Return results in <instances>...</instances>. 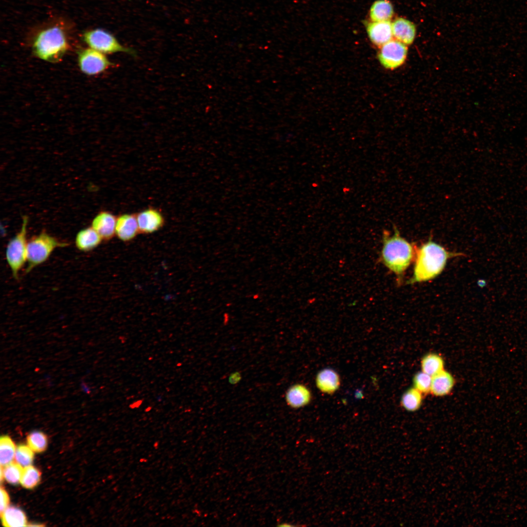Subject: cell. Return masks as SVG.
Wrapping results in <instances>:
<instances>
[{
  "instance_id": "cell-18",
  "label": "cell",
  "mask_w": 527,
  "mask_h": 527,
  "mask_svg": "<svg viewBox=\"0 0 527 527\" xmlns=\"http://www.w3.org/2000/svg\"><path fill=\"white\" fill-rule=\"evenodd\" d=\"M393 14V5L388 0L375 1L369 11V16L372 21H390Z\"/></svg>"
},
{
  "instance_id": "cell-9",
  "label": "cell",
  "mask_w": 527,
  "mask_h": 527,
  "mask_svg": "<svg viewBox=\"0 0 527 527\" xmlns=\"http://www.w3.org/2000/svg\"><path fill=\"white\" fill-rule=\"evenodd\" d=\"M139 232L148 234L153 233L162 226L164 218L161 213L156 209L149 208L136 215Z\"/></svg>"
},
{
  "instance_id": "cell-24",
  "label": "cell",
  "mask_w": 527,
  "mask_h": 527,
  "mask_svg": "<svg viewBox=\"0 0 527 527\" xmlns=\"http://www.w3.org/2000/svg\"><path fill=\"white\" fill-rule=\"evenodd\" d=\"M41 477V471L36 467L30 465L23 468L20 483L26 488H32L39 483Z\"/></svg>"
},
{
  "instance_id": "cell-10",
  "label": "cell",
  "mask_w": 527,
  "mask_h": 527,
  "mask_svg": "<svg viewBox=\"0 0 527 527\" xmlns=\"http://www.w3.org/2000/svg\"><path fill=\"white\" fill-rule=\"evenodd\" d=\"M366 31L371 41L379 46L392 40L393 37L392 23L390 21H371L366 25Z\"/></svg>"
},
{
  "instance_id": "cell-25",
  "label": "cell",
  "mask_w": 527,
  "mask_h": 527,
  "mask_svg": "<svg viewBox=\"0 0 527 527\" xmlns=\"http://www.w3.org/2000/svg\"><path fill=\"white\" fill-rule=\"evenodd\" d=\"M28 446L34 452H41L44 451L47 446L46 435L40 431H34L30 433L27 437Z\"/></svg>"
},
{
  "instance_id": "cell-4",
  "label": "cell",
  "mask_w": 527,
  "mask_h": 527,
  "mask_svg": "<svg viewBox=\"0 0 527 527\" xmlns=\"http://www.w3.org/2000/svg\"><path fill=\"white\" fill-rule=\"evenodd\" d=\"M66 245L45 231L31 238L27 243L25 273L45 262L55 249Z\"/></svg>"
},
{
  "instance_id": "cell-3",
  "label": "cell",
  "mask_w": 527,
  "mask_h": 527,
  "mask_svg": "<svg viewBox=\"0 0 527 527\" xmlns=\"http://www.w3.org/2000/svg\"><path fill=\"white\" fill-rule=\"evenodd\" d=\"M36 56L43 61L57 62L69 48L65 34L59 26H53L41 31L33 43Z\"/></svg>"
},
{
  "instance_id": "cell-2",
  "label": "cell",
  "mask_w": 527,
  "mask_h": 527,
  "mask_svg": "<svg viewBox=\"0 0 527 527\" xmlns=\"http://www.w3.org/2000/svg\"><path fill=\"white\" fill-rule=\"evenodd\" d=\"M461 253L448 251L431 238L416 248L412 277L407 284H413L432 280L444 269L449 258L462 256Z\"/></svg>"
},
{
  "instance_id": "cell-19",
  "label": "cell",
  "mask_w": 527,
  "mask_h": 527,
  "mask_svg": "<svg viewBox=\"0 0 527 527\" xmlns=\"http://www.w3.org/2000/svg\"><path fill=\"white\" fill-rule=\"evenodd\" d=\"M2 524L8 527H25L27 526L26 517L20 508L14 506L8 507L0 513Z\"/></svg>"
},
{
  "instance_id": "cell-8",
  "label": "cell",
  "mask_w": 527,
  "mask_h": 527,
  "mask_svg": "<svg viewBox=\"0 0 527 527\" xmlns=\"http://www.w3.org/2000/svg\"><path fill=\"white\" fill-rule=\"evenodd\" d=\"M407 50L406 44L392 40L381 46L378 54L379 60L385 68L396 69L405 62Z\"/></svg>"
},
{
  "instance_id": "cell-15",
  "label": "cell",
  "mask_w": 527,
  "mask_h": 527,
  "mask_svg": "<svg viewBox=\"0 0 527 527\" xmlns=\"http://www.w3.org/2000/svg\"><path fill=\"white\" fill-rule=\"evenodd\" d=\"M393 37L406 45L411 44L416 35L414 24L403 18H398L392 23Z\"/></svg>"
},
{
  "instance_id": "cell-27",
  "label": "cell",
  "mask_w": 527,
  "mask_h": 527,
  "mask_svg": "<svg viewBox=\"0 0 527 527\" xmlns=\"http://www.w3.org/2000/svg\"><path fill=\"white\" fill-rule=\"evenodd\" d=\"M432 376L424 372H419L415 375L413 378L414 388L422 394H426L430 392Z\"/></svg>"
},
{
  "instance_id": "cell-16",
  "label": "cell",
  "mask_w": 527,
  "mask_h": 527,
  "mask_svg": "<svg viewBox=\"0 0 527 527\" xmlns=\"http://www.w3.org/2000/svg\"><path fill=\"white\" fill-rule=\"evenodd\" d=\"M454 383L452 375L443 370L432 376L430 392L436 396H445L452 390Z\"/></svg>"
},
{
  "instance_id": "cell-6",
  "label": "cell",
  "mask_w": 527,
  "mask_h": 527,
  "mask_svg": "<svg viewBox=\"0 0 527 527\" xmlns=\"http://www.w3.org/2000/svg\"><path fill=\"white\" fill-rule=\"evenodd\" d=\"M83 39L91 48L103 54L122 52L136 55L135 50L122 45L112 34L101 29L86 32Z\"/></svg>"
},
{
  "instance_id": "cell-23",
  "label": "cell",
  "mask_w": 527,
  "mask_h": 527,
  "mask_svg": "<svg viewBox=\"0 0 527 527\" xmlns=\"http://www.w3.org/2000/svg\"><path fill=\"white\" fill-rule=\"evenodd\" d=\"M23 467L16 462H12L0 468V481L2 478L10 484L16 485L20 482Z\"/></svg>"
},
{
  "instance_id": "cell-11",
  "label": "cell",
  "mask_w": 527,
  "mask_h": 527,
  "mask_svg": "<svg viewBox=\"0 0 527 527\" xmlns=\"http://www.w3.org/2000/svg\"><path fill=\"white\" fill-rule=\"evenodd\" d=\"M317 388L322 393L332 394L341 385V378L338 373L330 367L324 368L318 372L315 378Z\"/></svg>"
},
{
  "instance_id": "cell-12",
  "label": "cell",
  "mask_w": 527,
  "mask_h": 527,
  "mask_svg": "<svg viewBox=\"0 0 527 527\" xmlns=\"http://www.w3.org/2000/svg\"><path fill=\"white\" fill-rule=\"evenodd\" d=\"M117 219L115 215L107 211H101L94 218L92 227L102 240H108L116 234Z\"/></svg>"
},
{
  "instance_id": "cell-22",
  "label": "cell",
  "mask_w": 527,
  "mask_h": 527,
  "mask_svg": "<svg viewBox=\"0 0 527 527\" xmlns=\"http://www.w3.org/2000/svg\"><path fill=\"white\" fill-rule=\"evenodd\" d=\"M16 446L12 440L7 435L1 436L0 439V463L4 466L14 459Z\"/></svg>"
},
{
  "instance_id": "cell-26",
  "label": "cell",
  "mask_w": 527,
  "mask_h": 527,
  "mask_svg": "<svg viewBox=\"0 0 527 527\" xmlns=\"http://www.w3.org/2000/svg\"><path fill=\"white\" fill-rule=\"evenodd\" d=\"M34 457V451L28 446L20 445L16 448L14 459L16 462L24 467L32 464Z\"/></svg>"
},
{
  "instance_id": "cell-13",
  "label": "cell",
  "mask_w": 527,
  "mask_h": 527,
  "mask_svg": "<svg viewBox=\"0 0 527 527\" xmlns=\"http://www.w3.org/2000/svg\"><path fill=\"white\" fill-rule=\"evenodd\" d=\"M311 399L312 394L310 389L306 385L300 383L290 386L285 395L287 405L295 409L307 405Z\"/></svg>"
},
{
  "instance_id": "cell-1",
  "label": "cell",
  "mask_w": 527,
  "mask_h": 527,
  "mask_svg": "<svg viewBox=\"0 0 527 527\" xmlns=\"http://www.w3.org/2000/svg\"><path fill=\"white\" fill-rule=\"evenodd\" d=\"M393 228L392 235L387 230L383 232L380 259L382 263L396 275L397 283L400 284L406 270L415 260L417 248L401 236L396 226Z\"/></svg>"
},
{
  "instance_id": "cell-28",
  "label": "cell",
  "mask_w": 527,
  "mask_h": 527,
  "mask_svg": "<svg viewBox=\"0 0 527 527\" xmlns=\"http://www.w3.org/2000/svg\"><path fill=\"white\" fill-rule=\"evenodd\" d=\"M10 499L9 495L3 487H0V513L2 512L8 507L9 504Z\"/></svg>"
},
{
  "instance_id": "cell-21",
  "label": "cell",
  "mask_w": 527,
  "mask_h": 527,
  "mask_svg": "<svg viewBox=\"0 0 527 527\" xmlns=\"http://www.w3.org/2000/svg\"><path fill=\"white\" fill-rule=\"evenodd\" d=\"M422 402V393L415 388L407 390L403 395L401 404L406 410L414 411L419 408Z\"/></svg>"
},
{
  "instance_id": "cell-14",
  "label": "cell",
  "mask_w": 527,
  "mask_h": 527,
  "mask_svg": "<svg viewBox=\"0 0 527 527\" xmlns=\"http://www.w3.org/2000/svg\"><path fill=\"white\" fill-rule=\"evenodd\" d=\"M139 232L136 215L124 214L117 219L116 235L123 241L133 239Z\"/></svg>"
},
{
  "instance_id": "cell-17",
  "label": "cell",
  "mask_w": 527,
  "mask_h": 527,
  "mask_svg": "<svg viewBox=\"0 0 527 527\" xmlns=\"http://www.w3.org/2000/svg\"><path fill=\"white\" fill-rule=\"evenodd\" d=\"M102 238L92 227L80 230L76 235L75 244L80 251L87 252L95 248L101 243Z\"/></svg>"
},
{
  "instance_id": "cell-5",
  "label": "cell",
  "mask_w": 527,
  "mask_h": 527,
  "mask_svg": "<svg viewBox=\"0 0 527 527\" xmlns=\"http://www.w3.org/2000/svg\"><path fill=\"white\" fill-rule=\"evenodd\" d=\"M28 223V217L24 216L20 230L9 242L6 249V259L16 279L18 278L20 270L27 263L28 242L26 232Z\"/></svg>"
},
{
  "instance_id": "cell-20",
  "label": "cell",
  "mask_w": 527,
  "mask_h": 527,
  "mask_svg": "<svg viewBox=\"0 0 527 527\" xmlns=\"http://www.w3.org/2000/svg\"><path fill=\"white\" fill-rule=\"evenodd\" d=\"M444 362L442 357L436 353L426 355L421 361L422 371L431 376L444 370Z\"/></svg>"
},
{
  "instance_id": "cell-7",
  "label": "cell",
  "mask_w": 527,
  "mask_h": 527,
  "mask_svg": "<svg viewBox=\"0 0 527 527\" xmlns=\"http://www.w3.org/2000/svg\"><path fill=\"white\" fill-rule=\"evenodd\" d=\"M78 60L82 72L90 76L100 74L114 65L103 53L91 48L80 51Z\"/></svg>"
}]
</instances>
